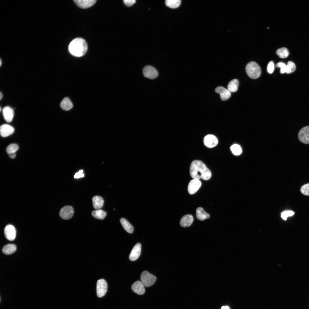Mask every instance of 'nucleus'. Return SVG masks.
<instances>
[{"instance_id": "19", "label": "nucleus", "mask_w": 309, "mask_h": 309, "mask_svg": "<svg viewBox=\"0 0 309 309\" xmlns=\"http://www.w3.org/2000/svg\"><path fill=\"white\" fill-rule=\"evenodd\" d=\"M196 216L197 218L201 221H203L209 218L210 215L206 213L201 207H198L196 210Z\"/></svg>"}, {"instance_id": "22", "label": "nucleus", "mask_w": 309, "mask_h": 309, "mask_svg": "<svg viewBox=\"0 0 309 309\" xmlns=\"http://www.w3.org/2000/svg\"><path fill=\"white\" fill-rule=\"evenodd\" d=\"M120 221L123 227L126 232L130 233L133 232L134 229L133 226L126 219L122 218L120 219Z\"/></svg>"}, {"instance_id": "39", "label": "nucleus", "mask_w": 309, "mask_h": 309, "mask_svg": "<svg viewBox=\"0 0 309 309\" xmlns=\"http://www.w3.org/2000/svg\"><path fill=\"white\" fill-rule=\"evenodd\" d=\"M3 94H2L1 92L0 94V100H1L2 98L3 97Z\"/></svg>"}, {"instance_id": "20", "label": "nucleus", "mask_w": 309, "mask_h": 309, "mask_svg": "<svg viewBox=\"0 0 309 309\" xmlns=\"http://www.w3.org/2000/svg\"><path fill=\"white\" fill-rule=\"evenodd\" d=\"M94 208L96 209H100L102 208L104 205V201L103 198L99 196L94 197L92 199Z\"/></svg>"}, {"instance_id": "3", "label": "nucleus", "mask_w": 309, "mask_h": 309, "mask_svg": "<svg viewBox=\"0 0 309 309\" xmlns=\"http://www.w3.org/2000/svg\"><path fill=\"white\" fill-rule=\"evenodd\" d=\"M246 71L248 76L252 79L259 78L261 74V69L259 65L254 62H249L245 68Z\"/></svg>"}, {"instance_id": "28", "label": "nucleus", "mask_w": 309, "mask_h": 309, "mask_svg": "<svg viewBox=\"0 0 309 309\" xmlns=\"http://www.w3.org/2000/svg\"><path fill=\"white\" fill-rule=\"evenodd\" d=\"M19 146L16 144L12 143L9 145L6 148V151L8 154L15 153L18 150Z\"/></svg>"}, {"instance_id": "10", "label": "nucleus", "mask_w": 309, "mask_h": 309, "mask_svg": "<svg viewBox=\"0 0 309 309\" xmlns=\"http://www.w3.org/2000/svg\"><path fill=\"white\" fill-rule=\"evenodd\" d=\"M4 233L6 238L9 241H13L15 238L16 229L14 227L11 225L9 224L5 226Z\"/></svg>"}, {"instance_id": "14", "label": "nucleus", "mask_w": 309, "mask_h": 309, "mask_svg": "<svg viewBox=\"0 0 309 309\" xmlns=\"http://www.w3.org/2000/svg\"><path fill=\"white\" fill-rule=\"evenodd\" d=\"M2 113L6 122H9L12 121L14 115V110L12 108L9 106L5 107L3 109Z\"/></svg>"}, {"instance_id": "24", "label": "nucleus", "mask_w": 309, "mask_h": 309, "mask_svg": "<svg viewBox=\"0 0 309 309\" xmlns=\"http://www.w3.org/2000/svg\"><path fill=\"white\" fill-rule=\"evenodd\" d=\"M239 82L237 79H234L231 81L227 85L228 90L231 92H236L238 89Z\"/></svg>"}, {"instance_id": "15", "label": "nucleus", "mask_w": 309, "mask_h": 309, "mask_svg": "<svg viewBox=\"0 0 309 309\" xmlns=\"http://www.w3.org/2000/svg\"><path fill=\"white\" fill-rule=\"evenodd\" d=\"M215 91L220 95L221 98L223 101L228 100L231 96V92L223 87L218 86L215 89Z\"/></svg>"}, {"instance_id": "38", "label": "nucleus", "mask_w": 309, "mask_h": 309, "mask_svg": "<svg viewBox=\"0 0 309 309\" xmlns=\"http://www.w3.org/2000/svg\"><path fill=\"white\" fill-rule=\"evenodd\" d=\"M229 308L227 306H223L221 307V309H229Z\"/></svg>"}, {"instance_id": "36", "label": "nucleus", "mask_w": 309, "mask_h": 309, "mask_svg": "<svg viewBox=\"0 0 309 309\" xmlns=\"http://www.w3.org/2000/svg\"><path fill=\"white\" fill-rule=\"evenodd\" d=\"M124 4L127 6L129 7L134 4L136 2L135 0H124Z\"/></svg>"}, {"instance_id": "11", "label": "nucleus", "mask_w": 309, "mask_h": 309, "mask_svg": "<svg viewBox=\"0 0 309 309\" xmlns=\"http://www.w3.org/2000/svg\"><path fill=\"white\" fill-rule=\"evenodd\" d=\"M201 185V181L199 179H193L189 182L187 188L189 193L190 195L195 193L199 189Z\"/></svg>"}, {"instance_id": "33", "label": "nucleus", "mask_w": 309, "mask_h": 309, "mask_svg": "<svg viewBox=\"0 0 309 309\" xmlns=\"http://www.w3.org/2000/svg\"><path fill=\"white\" fill-rule=\"evenodd\" d=\"M276 66L277 67L280 68V72L281 74L286 73V65L282 62H280L277 64Z\"/></svg>"}, {"instance_id": "17", "label": "nucleus", "mask_w": 309, "mask_h": 309, "mask_svg": "<svg viewBox=\"0 0 309 309\" xmlns=\"http://www.w3.org/2000/svg\"><path fill=\"white\" fill-rule=\"evenodd\" d=\"M96 0H75L74 1L79 7L82 8H87L94 5Z\"/></svg>"}, {"instance_id": "35", "label": "nucleus", "mask_w": 309, "mask_h": 309, "mask_svg": "<svg viewBox=\"0 0 309 309\" xmlns=\"http://www.w3.org/2000/svg\"><path fill=\"white\" fill-rule=\"evenodd\" d=\"M83 171L82 170H80L78 172L75 173L74 178L75 179H79L83 177L84 176V174L83 173Z\"/></svg>"}, {"instance_id": "40", "label": "nucleus", "mask_w": 309, "mask_h": 309, "mask_svg": "<svg viewBox=\"0 0 309 309\" xmlns=\"http://www.w3.org/2000/svg\"><path fill=\"white\" fill-rule=\"evenodd\" d=\"M0 66H1V60H0Z\"/></svg>"}, {"instance_id": "2", "label": "nucleus", "mask_w": 309, "mask_h": 309, "mask_svg": "<svg viewBox=\"0 0 309 309\" xmlns=\"http://www.w3.org/2000/svg\"><path fill=\"white\" fill-rule=\"evenodd\" d=\"M88 49L87 43L84 39L77 37L70 43L68 50L70 53L77 57H82L86 53Z\"/></svg>"}, {"instance_id": "8", "label": "nucleus", "mask_w": 309, "mask_h": 309, "mask_svg": "<svg viewBox=\"0 0 309 309\" xmlns=\"http://www.w3.org/2000/svg\"><path fill=\"white\" fill-rule=\"evenodd\" d=\"M74 213V210L72 207L70 206H66L61 209L59 215L62 219H68L72 217Z\"/></svg>"}, {"instance_id": "9", "label": "nucleus", "mask_w": 309, "mask_h": 309, "mask_svg": "<svg viewBox=\"0 0 309 309\" xmlns=\"http://www.w3.org/2000/svg\"><path fill=\"white\" fill-rule=\"evenodd\" d=\"M298 137L299 140L302 143L309 144V126L302 128L298 133Z\"/></svg>"}, {"instance_id": "30", "label": "nucleus", "mask_w": 309, "mask_h": 309, "mask_svg": "<svg viewBox=\"0 0 309 309\" xmlns=\"http://www.w3.org/2000/svg\"><path fill=\"white\" fill-rule=\"evenodd\" d=\"M230 149L233 153L236 155L240 154L242 152V149L240 146L237 144H233L231 146Z\"/></svg>"}, {"instance_id": "23", "label": "nucleus", "mask_w": 309, "mask_h": 309, "mask_svg": "<svg viewBox=\"0 0 309 309\" xmlns=\"http://www.w3.org/2000/svg\"><path fill=\"white\" fill-rule=\"evenodd\" d=\"M16 246L14 244H9L5 245L2 249L3 253L7 255H10L14 253L16 250Z\"/></svg>"}, {"instance_id": "29", "label": "nucleus", "mask_w": 309, "mask_h": 309, "mask_svg": "<svg viewBox=\"0 0 309 309\" xmlns=\"http://www.w3.org/2000/svg\"><path fill=\"white\" fill-rule=\"evenodd\" d=\"M296 69V66L295 64L291 61L288 62L286 65V73L290 74L294 72Z\"/></svg>"}, {"instance_id": "16", "label": "nucleus", "mask_w": 309, "mask_h": 309, "mask_svg": "<svg viewBox=\"0 0 309 309\" xmlns=\"http://www.w3.org/2000/svg\"><path fill=\"white\" fill-rule=\"evenodd\" d=\"M132 290L138 295H142L145 292L144 286L141 281H137L134 283L131 286Z\"/></svg>"}, {"instance_id": "27", "label": "nucleus", "mask_w": 309, "mask_h": 309, "mask_svg": "<svg viewBox=\"0 0 309 309\" xmlns=\"http://www.w3.org/2000/svg\"><path fill=\"white\" fill-rule=\"evenodd\" d=\"M276 53L280 58H283L287 57L289 55L288 49L284 47L278 49L276 50Z\"/></svg>"}, {"instance_id": "7", "label": "nucleus", "mask_w": 309, "mask_h": 309, "mask_svg": "<svg viewBox=\"0 0 309 309\" xmlns=\"http://www.w3.org/2000/svg\"><path fill=\"white\" fill-rule=\"evenodd\" d=\"M218 140L215 135L208 134L205 136L203 139V143L207 147L211 148L216 146L218 144Z\"/></svg>"}, {"instance_id": "18", "label": "nucleus", "mask_w": 309, "mask_h": 309, "mask_svg": "<svg viewBox=\"0 0 309 309\" xmlns=\"http://www.w3.org/2000/svg\"><path fill=\"white\" fill-rule=\"evenodd\" d=\"M193 221V218L192 215H186L182 217L180 222V224L182 227H187L191 225Z\"/></svg>"}, {"instance_id": "37", "label": "nucleus", "mask_w": 309, "mask_h": 309, "mask_svg": "<svg viewBox=\"0 0 309 309\" xmlns=\"http://www.w3.org/2000/svg\"><path fill=\"white\" fill-rule=\"evenodd\" d=\"M9 157L12 159H14L16 157L15 153L8 154Z\"/></svg>"}, {"instance_id": "31", "label": "nucleus", "mask_w": 309, "mask_h": 309, "mask_svg": "<svg viewBox=\"0 0 309 309\" xmlns=\"http://www.w3.org/2000/svg\"><path fill=\"white\" fill-rule=\"evenodd\" d=\"M294 213L292 211H283L281 213V216L282 218L286 220L287 218L288 217H290L294 215Z\"/></svg>"}, {"instance_id": "6", "label": "nucleus", "mask_w": 309, "mask_h": 309, "mask_svg": "<svg viewBox=\"0 0 309 309\" xmlns=\"http://www.w3.org/2000/svg\"><path fill=\"white\" fill-rule=\"evenodd\" d=\"M107 285L106 281L103 279L98 280L96 285V292L98 297L101 298L103 296L106 292Z\"/></svg>"}, {"instance_id": "34", "label": "nucleus", "mask_w": 309, "mask_h": 309, "mask_svg": "<svg viewBox=\"0 0 309 309\" xmlns=\"http://www.w3.org/2000/svg\"><path fill=\"white\" fill-rule=\"evenodd\" d=\"M274 69V65L272 61L270 62L268 65L267 71L269 74L272 73Z\"/></svg>"}, {"instance_id": "5", "label": "nucleus", "mask_w": 309, "mask_h": 309, "mask_svg": "<svg viewBox=\"0 0 309 309\" xmlns=\"http://www.w3.org/2000/svg\"><path fill=\"white\" fill-rule=\"evenodd\" d=\"M143 74L144 76L151 79H154L158 76V72L154 67L149 65L145 66L143 69Z\"/></svg>"}, {"instance_id": "25", "label": "nucleus", "mask_w": 309, "mask_h": 309, "mask_svg": "<svg viewBox=\"0 0 309 309\" xmlns=\"http://www.w3.org/2000/svg\"><path fill=\"white\" fill-rule=\"evenodd\" d=\"M92 215L95 218L97 219H103L106 215V212L100 209L93 211L92 213Z\"/></svg>"}, {"instance_id": "32", "label": "nucleus", "mask_w": 309, "mask_h": 309, "mask_svg": "<svg viewBox=\"0 0 309 309\" xmlns=\"http://www.w3.org/2000/svg\"><path fill=\"white\" fill-rule=\"evenodd\" d=\"M302 193L306 195H309V183L303 185L300 189Z\"/></svg>"}, {"instance_id": "12", "label": "nucleus", "mask_w": 309, "mask_h": 309, "mask_svg": "<svg viewBox=\"0 0 309 309\" xmlns=\"http://www.w3.org/2000/svg\"><path fill=\"white\" fill-rule=\"evenodd\" d=\"M141 251V244L137 243L133 247L129 255V258L131 261L136 260L140 256Z\"/></svg>"}, {"instance_id": "1", "label": "nucleus", "mask_w": 309, "mask_h": 309, "mask_svg": "<svg viewBox=\"0 0 309 309\" xmlns=\"http://www.w3.org/2000/svg\"><path fill=\"white\" fill-rule=\"evenodd\" d=\"M190 174L193 179L199 180L201 178L208 180L211 176V171L202 161L198 160H194L191 163Z\"/></svg>"}, {"instance_id": "26", "label": "nucleus", "mask_w": 309, "mask_h": 309, "mask_svg": "<svg viewBox=\"0 0 309 309\" xmlns=\"http://www.w3.org/2000/svg\"><path fill=\"white\" fill-rule=\"evenodd\" d=\"M181 1L180 0H166L165 1L166 5L172 8H176L180 5Z\"/></svg>"}, {"instance_id": "21", "label": "nucleus", "mask_w": 309, "mask_h": 309, "mask_svg": "<svg viewBox=\"0 0 309 309\" xmlns=\"http://www.w3.org/2000/svg\"><path fill=\"white\" fill-rule=\"evenodd\" d=\"M60 106L62 109L67 111L70 110L73 107V104L69 98L65 97L61 101Z\"/></svg>"}, {"instance_id": "4", "label": "nucleus", "mask_w": 309, "mask_h": 309, "mask_svg": "<svg viewBox=\"0 0 309 309\" xmlns=\"http://www.w3.org/2000/svg\"><path fill=\"white\" fill-rule=\"evenodd\" d=\"M140 279L144 286L148 287L152 285L155 282L157 278L154 275L144 271L141 273Z\"/></svg>"}, {"instance_id": "13", "label": "nucleus", "mask_w": 309, "mask_h": 309, "mask_svg": "<svg viewBox=\"0 0 309 309\" xmlns=\"http://www.w3.org/2000/svg\"><path fill=\"white\" fill-rule=\"evenodd\" d=\"M14 131V128L8 124H3L1 125L0 127V134L1 136L3 137H5L10 136L12 134Z\"/></svg>"}]
</instances>
